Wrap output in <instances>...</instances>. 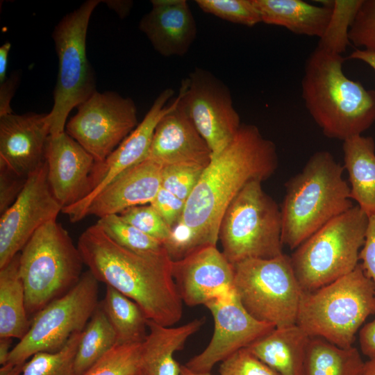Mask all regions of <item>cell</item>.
<instances>
[{
    "mask_svg": "<svg viewBox=\"0 0 375 375\" xmlns=\"http://www.w3.org/2000/svg\"><path fill=\"white\" fill-rule=\"evenodd\" d=\"M141 346L117 344L82 375H142Z\"/></svg>",
    "mask_w": 375,
    "mask_h": 375,
    "instance_id": "cell-34",
    "label": "cell"
},
{
    "mask_svg": "<svg viewBox=\"0 0 375 375\" xmlns=\"http://www.w3.org/2000/svg\"><path fill=\"white\" fill-rule=\"evenodd\" d=\"M362 1H333L332 15L317 47L340 55L345 51L350 42L349 31Z\"/></svg>",
    "mask_w": 375,
    "mask_h": 375,
    "instance_id": "cell-33",
    "label": "cell"
},
{
    "mask_svg": "<svg viewBox=\"0 0 375 375\" xmlns=\"http://www.w3.org/2000/svg\"><path fill=\"white\" fill-rule=\"evenodd\" d=\"M181 375H212L210 372L199 373L188 369L185 365H182Z\"/></svg>",
    "mask_w": 375,
    "mask_h": 375,
    "instance_id": "cell-51",
    "label": "cell"
},
{
    "mask_svg": "<svg viewBox=\"0 0 375 375\" xmlns=\"http://www.w3.org/2000/svg\"><path fill=\"white\" fill-rule=\"evenodd\" d=\"M19 274V253L0 268V338L22 339L31 323Z\"/></svg>",
    "mask_w": 375,
    "mask_h": 375,
    "instance_id": "cell-27",
    "label": "cell"
},
{
    "mask_svg": "<svg viewBox=\"0 0 375 375\" xmlns=\"http://www.w3.org/2000/svg\"><path fill=\"white\" fill-rule=\"evenodd\" d=\"M101 304L117 336V344L142 343L148 319L141 307L116 289L106 285Z\"/></svg>",
    "mask_w": 375,
    "mask_h": 375,
    "instance_id": "cell-29",
    "label": "cell"
},
{
    "mask_svg": "<svg viewBox=\"0 0 375 375\" xmlns=\"http://www.w3.org/2000/svg\"><path fill=\"white\" fill-rule=\"evenodd\" d=\"M174 94L172 88L162 91L142 121L103 162L97 163L93 189L85 198L72 206L74 215L79 218L85 217L90 203L97 194L124 172L148 158L158 122L174 106V100L168 104Z\"/></svg>",
    "mask_w": 375,
    "mask_h": 375,
    "instance_id": "cell-16",
    "label": "cell"
},
{
    "mask_svg": "<svg viewBox=\"0 0 375 375\" xmlns=\"http://www.w3.org/2000/svg\"><path fill=\"white\" fill-rule=\"evenodd\" d=\"M12 342V338H0V365H6L10 356L11 352L10 345Z\"/></svg>",
    "mask_w": 375,
    "mask_h": 375,
    "instance_id": "cell-48",
    "label": "cell"
},
{
    "mask_svg": "<svg viewBox=\"0 0 375 375\" xmlns=\"http://www.w3.org/2000/svg\"><path fill=\"white\" fill-rule=\"evenodd\" d=\"M361 266L375 285V213L368 216L364 244L359 253Z\"/></svg>",
    "mask_w": 375,
    "mask_h": 375,
    "instance_id": "cell-42",
    "label": "cell"
},
{
    "mask_svg": "<svg viewBox=\"0 0 375 375\" xmlns=\"http://www.w3.org/2000/svg\"><path fill=\"white\" fill-rule=\"evenodd\" d=\"M205 306L213 317L214 331L205 349L185 365L195 372H210L217 363L247 348L276 328L253 317L243 307L234 290Z\"/></svg>",
    "mask_w": 375,
    "mask_h": 375,
    "instance_id": "cell-15",
    "label": "cell"
},
{
    "mask_svg": "<svg viewBox=\"0 0 375 375\" xmlns=\"http://www.w3.org/2000/svg\"><path fill=\"white\" fill-rule=\"evenodd\" d=\"M233 265V290L253 317L276 328L297 324L303 291L290 256L247 259Z\"/></svg>",
    "mask_w": 375,
    "mask_h": 375,
    "instance_id": "cell-10",
    "label": "cell"
},
{
    "mask_svg": "<svg viewBox=\"0 0 375 375\" xmlns=\"http://www.w3.org/2000/svg\"><path fill=\"white\" fill-rule=\"evenodd\" d=\"M151 3V10L140 21V30L162 56L186 54L197 33L196 21L188 2L152 0Z\"/></svg>",
    "mask_w": 375,
    "mask_h": 375,
    "instance_id": "cell-21",
    "label": "cell"
},
{
    "mask_svg": "<svg viewBox=\"0 0 375 375\" xmlns=\"http://www.w3.org/2000/svg\"><path fill=\"white\" fill-rule=\"evenodd\" d=\"M27 178L18 176L6 166L0 165L1 214L16 200L23 190Z\"/></svg>",
    "mask_w": 375,
    "mask_h": 375,
    "instance_id": "cell-41",
    "label": "cell"
},
{
    "mask_svg": "<svg viewBox=\"0 0 375 375\" xmlns=\"http://www.w3.org/2000/svg\"><path fill=\"white\" fill-rule=\"evenodd\" d=\"M142 375H143V374L142 373Z\"/></svg>",
    "mask_w": 375,
    "mask_h": 375,
    "instance_id": "cell-52",
    "label": "cell"
},
{
    "mask_svg": "<svg viewBox=\"0 0 375 375\" xmlns=\"http://www.w3.org/2000/svg\"><path fill=\"white\" fill-rule=\"evenodd\" d=\"M84 264L99 282L137 303L149 320L165 326L183 315V301L173 278L168 253L142 255L112 240L96 223L79 237Z\"/></svg>",
    "mask_w": 375,
    "mask_h": 375,
    "instance_id": "cell-2",
    "label": "cell"
},
{
    "mask_svg": "<svg viewBox=\"0 0 375 375\" xmlns=\"http://www.w3.org/2000/svg\"><path fill=\"white\" fill-rule=\"evenodd\" d=\"M178 104L208 144L212 158L233 140L241 126L229 88L208 70L195 68L183 80Z\"/></svg>",
    "mask_w": 375,
    "mask_h": 375,
    "instance_id": "cell-12",
    "label": "cell"
},
{
    "mask_svg": "<svg viewBox=\"0 0 375 375\" xmlns=\"http://www.w3.org/2000/svg\"><path fill=\"white\" fill-rule=\"evenodd\" d=\"M281 208L263 190L262 181L247 183L227 208L218 240L232 264L269 259L283 253Z\"/></svg>",
    "mask_w": 375,
    "mask_h": 375,
    "instance_id": "cell-8",
    "label": "cell"
},
{
    "mask_svg": "<svg viewBox=\"0 0 375 375\" xmlns=\"http://www.w3.org/2000/svg\"><path fill=\"white\" fill-rule=\"evenodd\" d=\"M107 6L115 11L121 18L127 17L133 7V1L130 0H106L102 1Z\"/></svg>",
    "mask_w": 375,
    "mask_h": 375,
    "instance_id": "cell-45",
    "label": "cell"
},
{
    "mask_svg": "<svg viewBox=\"0 0 375 375\" xmlns=\"http://www.w3.org/2000/svg\"><path fill=\"white\" fill-rule=\"evenodd\" d=\"M374 314L375 285L358 264L347 275L315 291L303 292L297 324L310 337L349 348Z\"/></svg>",
    "mask_w": 375,
    "mask_h": 375,
    "instance_id": "cell-5",
    "label": "cell"
},
{
    "mask_svg": "<svg viewBox=\"0 0 375 375\" xmlns=\"http://www.w3.org/2000/svg\"><path fill=\"white\" fill-rule=\"evenodd\" d=\"M62 209L51 190L45 161L28 177L16 200L1 214L0 268L20 253L38 228L56 220Z\"/></svg>",
    "mask_w": 375,
    "mask_h": 375,
    "instance_id": "cell-14",
    "label": "cell"
},
{
    "mask_svg": "<svg viewBox=\"0 0 375 375\" xmlns=\"http://www.w3.org/2000/svg\"><path fill=\"white\" fill-rule=\"evenodd\" d=\"M365 362L354 347H340L320 337H310L303 375H362Z\"/></svg>",
    "mask_w": 375,
    "mask_h": 375,
    "instance_id": "cell-28",
    "label": "cell"
},
{
    "mask_svg": "<svg viewBox=\"0 0 375 375\" xmlns=\"http://www.w3.org/2000/svg\"><path fill=\"white\" fill-rule=\"evenodd\" d=\"M98 297L99 281L88 270L67 293L34 315L29 330L12 349L7 363L24 365L37 353L60 350L74 333L84 330L99 303Z\"/></svg>",
    "mask_w": 375,
    "mask_h": 375,
    "instance_id": "cell-11",
    "label": "cell"
},
{
    "mask_svg": "<svg viewBox=\"0 0 375 375\" xmlns=\"http://www.w3.org/2000/svg\"><path fill=\"white\" fill-rule=\"evenodd\" d=\"M219 375H278L246 348L220 362Z\"/></svg>",
    "mask_w": 375,
    "mask_h": 375,
    "instance_id": "cell-39",
    "label": "cell"
},
{
    "mask_svg": "<svg viewBox=\"0 0 375 375\" xmlns=\"http://www.w3.org/2000/svg\"><path fill=\"white\" fill-rule=\"evenodd\" d=\"M97 223L112 240L129 251L142 255L167 253L162 242L126 222L119 214L99 218Z\"/></svg>",
    "mask_w": 375,
    "mask_h": 375,
    "instance_id": "cell-31",
    "label": "cell"
},
{
    "mask_svg": "<svg viewBox=\"0 0 375 375\" xmlns=\"http://www.w3.org/2000/svg\"><path fill=\"white\" fill-rule=\"evenodd\" d=\"M203 12L222 19L247 26L262 22L253 0H197Z\"/></svg>",
    "mask_w": 375,
    "mask_h": 375,
    "instance_id": "cell-35",
    "label": "cell"
},
{
    "mask_svg": "<svg viewBox=\"0 0 375 375\" xmlns=\"http://www.w3.org/2000/svg\"><path fill=\"white\" fill-rule=\"evenodd\" d=\"M204 167L191 165L163 166L161 188L186 202L198 183Z\"/></svg>",
    "mask_w": 375,
    "mask_h": 375,
    "instance_id": "cell-36",
    "label": "cell"
},
{
    "mask_svg": "<svg viewBox=\"0 0 375 375\" xmlns=\"http://www.w3.org/2000/svg\"><path fill=\"white\" fill-rule=\"evenodd\" d=\"M356 47L375 53V0H362L349 31Z\"/></svg>",
    "mask_w": 375,
    "mask_h": 375,
    "instance_id": "cell-38",
    "label": "cell"
},
{
    "mask_svg": "<svg viewBox=\"0 0 375 375\" xmlns=\"http://www.w3.org/2000/svg\"><path fill=\"white\" fill-rule=\"evenodd\" d=\"M362 375H375V360H369L365 362Z\"/></svg>",
    "mask_w": 375,
    "mask_h": 375,
    "instance_id": "cell-50",
    "label": "cell"
},
{
    "mask_svg": "<svg viewBox=\"0 0 375 375\" xmlns=\"http://www.w3.org/2000/svg\"><path fill=\"white\" fill-rule=\"evenodd\" d=\"M163 166L147 158L128 169L90 203L85 216L99 218L119 214L131 207L150 203L161 188Z\"/></svg>",
    "mask_w": 375,
    "mask_h": 375,
    "instance_id": "cell-22",
    "label": "cell"
},
{
    "mask_svg": "<svg viewBox=\"0 0 375 375\" xmlns=\"http://www.w3.org/2000/svg\"><path fill=\"white\" fill-rule=\"evenodd\" d=\"M147 158L162 166L191 165L204 168L212 159L208 144L179 106L178 97L156 128Z\"/></svg>",
    "mask_w": 375,
    "mask_h": 375,
    "instance_id": "cell-20",
    "label": "cell"
},
{
    "mask_svg": "<svg viewBox=\"0 0 375 375\" xmlns=\"http://www.w3.org/2000/svg\"><path fill=\"white\" fill-rule=\"evenodd\" d=\"M83 265L78 247L56 220L38 228L19 253L28 316L72 289L83 274Z\"/></svg>",
    "mask_w": 375,
    "mask_h": 375,
    "instance_id": "cell-6",
    "label": "cell"
},
{
    "mask_svg": "<svg viewBox=\"0 0 375 375\" xmlns=\"http://www.w3.org/2000/svg\"><path fill=\"white\" fill-rule=\"evenodd\" d=\"M359 344L362 353L369 360H375V319L360 330Z\"/></svg>",
    "mask_w": 375,
    "mask_h": 375,
    "instance_id": "cell-44",
    "label": "cell"
},
{
    "mask_svg": "<svg viewBox=\"0 0 375 375\" xmlns=\"http://www.w3.org/2000/svg\"><path fill=\"white\" fill-rule=\"evenodd\" d=\"M278 165L275 144L253 124H242L233 140L212 158L185 202L183 217L165 243L173 260L206 246H217L222 219L249 183L264 181Z\"/></svg>",
    "mask_w": 375,
    "mask_h": 375,
    "instance_id": "cell-1",
    "label": "cell"
},
{
    "mask_svg": "<svg viewBox=\"0 0 375 375\" xmlns=\"http://www.w3.org/2000/svg\"><path fill=\"white\" fill-rule=\"evenodd\" d=\"M82 332L74 333L56 352L34 354L24 364L21 375H76L74 360Z\"/></svg>",
    "mask_w": 375,
    "mask_h": 375,
    "instance_id": "cell-32",
    "label": "cell"
},
{
    "mask_svg": "<svg viewBox=\"0 0 375 375\" xmlns=\"http://www.w3.org/2000/svg\"><path fill=\"white\" fill-rule=\"evenodd\" d=\"M18 81L19 75L13 74L0 84V116L12 113L10 101L15 94Z\"/></svg>",
    "mask_w": 375,
    "mask_h": 375,
    "instance_id": "cell-43",
    "label": "cell"
},
{
    "mask_svg": "<svg viewBox=\"0 0 375 375\" xmlns=\"http://www.w3.org/2000/svg\"><path fill=\"white\" fill-rule=\"evenodd\" d=\"M116 345L115 331L99 302L82 332L74 360L76 375H82Z\"/></svg>",
    "mask_w": 375,
    "mask_h": 375,
    "instance_id": "cell-30",
    "label": "cell"
},
{
    "mask_svg": "<svg viewBox=\"0 0 375 375\" xmlns=\"http://www.w3.org/2000/svg\"><path fill=\"white\" fill-rule=\"evenodd\" d=\"M77 108L65 132L98 163L103 162L138 124L133 100L115 92L96 91Z\"/></svg>",
    "mask_w": 375,
    "mask_h": 375,
    "instance_id": "cell-13",
    "label": "cell"
},
{
    "mask_svg": "<svg viewBox=\"0 0 375 375\" xmlns=\"http://www.w3.org/2000/svg\"><path fill=\"white\" fill-rule=\"evenodd\" d=\"M50 135L48 113L0 116V165L27 178L46 161Z\"/></svg>",
    "mask_w": 375,
    "mask_h": 375,
    "instance_id": "cell-18",
    "label": "cell"
},
{
    "mask_svg": "<svg viewBox=\"0 0 375 375\" xmlns=\"http://www.w3.org/2000/svg\"><path fill=\"white\" fill-rule=\"evenodd\" d=\"M344 168L348 172L351 199L370 216L375 213V142L362 135L342 144Z\"/></svg>",
    "mask_w": 375,
    "mask_h": 375,
    "instance_id": "cell-26",
    "label": "cell"
},
{
    "mask_svg": "<svg viewBox=\"0 0 375 375\" xmlns=\"http://www.w3.org/2000/svg\"><path fill=\"white\" fill-rule=\"evenodd\" d=\"M102 1L88 0L66 14L55 26L51 37L58 60L53 104L48 113L51 136L64 133L72 110L96 91V78L86 53L88 24Z\"/></svg>",
    "mask_w": 375,
    "mask_h": 375,
    "instance_id": "cell-9",
    "label": "cell"
},
{
    "mask_svg": "<svg viewBox=\"0 0 375 375\" xmlns=\"http://www.w3.org/2000/svg\"><path fill=\"white\" fill-rule=\"evenodd\" d=\"M253 2L262 22L319 39L327 28L333 12V1L323 6L301 0H253Z\"/></svg>",
    "mask_w": 375,
    "mask_h": 375,
    "instance_id": "cell-25",
    "label": "cell"
},
{
    "mask_svg": "<svg viewBox=\"0 0 375 375\" xmlns=\"http://www.w3.org/2000/svg\"><path fill=\"white\" fill-rule=\"evenodd\" d=\"M344 168L327 151L313 153L302 170L285 183L281 207L283 246L295 249L353 205Z\"/></svg>",
    "mask_w": 375,
    "mask_h": 375,
    "instance_id": "cell-4",
    "label": "cell"
},
{
    "mask_svg": "<svg viewBox=\"0 0 375 375\" xmlns=\"http://www.w3.org/2000/svg\"><path fill=\"white\" fill-rule=\"evenodd\" d=\"M309 339L296 324L275 328L246 349L278 375H303Z\"/></svg>",
    "mask_w": 375,
    "mask_h": 375,
    "instance_id": "cell-24",
    "label": "cell"
},
{
    "mask_svg": "<svg viewBox=\"0 0 375 375\" xmlns=\"http://www.w3.org/2000/svg\"><path fill=\"white\" fill-rule=\"evenodd\" d=\"M205 318H197L178 327L147 321L149 332L141 346L143 375H181V367L174 358L187 340L198 331Z\"/></svg>",
    "mask_w": 375,
    "mask_h": 375,
    "instance_id": "cell-23",
    "label": "cell"
},
{
    "mask_svg": "<svg viewBox=\"0 0 375 375\" xmlns=\"http://www.w3.org/2000/svg\"><path fill=\"white\" fill-rule=\"evenodd\" d=\"M172 272L182 301L189 306H205L233 291V265L217 246L172 260Z\"/></svg>",
    "mask_w": 375,
    "mask_h": 375,
    "instance_id": "cell-17",
    "label": "cell"
},
{
    "mask_svg": "<svg viewBox=\"0 0 375 375\" xmlns=\"http://www.w3.org/2000/svg\"><path fill=\"white\" fill-rule=\"evenodd\" d=\"M119 215L126 222L163 244L171 235L172 229L150 204L131 207Z\"/></svg>",
    "mask_w": 375,
    "mask_h": 375,
    "instance_id": "cell-37",
    "label": "cell"
},
{
    "mask_svg": "<svg viewBox=\"0 0 375 375\" xmlns=\"http://www.w3.org/2000/svg\"><path fill=\"white\" fill-rule=\"evenodd\" d=\"M368 216L356 205L333 219L290 256L303 292H312L355 269L364 244Z\"/></svg>",
    "mask_w": 375,
    "mask_h": 375,
    "instance_id": "cell-7",
    "label": "cell"
},
{
    "mask_svg": "<svg viewBox=\"0 0 375 375\" xmlns=\"http://www.w3.org/2000/svg\"><path fill=\"white\" fill-rule=\"evenodd\" d=\"M342 55L322 48L310 53L301 81L308 112L328 138L342 141L375 122V90H367L344 73Z\"/></svg>",
    "mask_w": 375,
    "mask_h": 375,
    "instance_id": "cell-3",
    "label": "cell"
},
{
    "mask_svg": "<svg viewBox=\"0 0 375 375\" xmlns=\"http://www.w3.org/2000/svg\"><path fill=\"white\" fill-rule=\"evenodd\" d=\"M11 48V44L6 42L0 47V84L7 79V67L8 55Z\"/></svg>",
    "mask_w": 375,
    "mask_h": 375,
    "instance_id": "cell-46",
    "label": "cell"
},
{
    "mask_svg": "<svg viewBox=\"0 0 375 375\" xmlns=\"http://www.w3.org/2000/svg\"><path fill=\"white\" fill-rule=\"evenodd\" d=\"M46 162L51 190L62 208L79 202L92 192L97 162L65 131L50 135Z\"/></svg>",
    "mask_w": 375,
    "mask_h": 375,
    "instance_id": "cell-19",
    "label": "cell"
},
{
    "mask_svg": "<svg viewBox=\"0 0 375 375\" xmlns=\"http://www.w3.org/2000/svg\"><path fill=\"white\" fill-rule=\"evenodd\" d=\"M24 365L6 363L1 366L0 375H21Z\"/></svg>",
    "mask_w": 375,
    "mask_h": 375,
    "instance_id": "cell-49",
    "label": "cell"
},
{
    "mask_svg": "<svg viewBox=\"0 0 375 375\" xmlns=\"http://www.w3.org/2000/svg\"><path fill=\"white\" fill-rule=\"evenodd\" d=\"M149 204L171 229L181 220L185 206V201L162 188Z\"/></svg>",
    "mask_w": 375,
    "mask_h": 375,
    "instance_id": "cell-40",
    "label": "cell"
},
{
    "mask_svg": "<svg viewBox=\"0 0 375 375\" xmlns=\"http://www.w3.org/2000/svg\"><path fill=\"white\" fill-rule=\"evenodd\" d=\"M349 59L361 60L369 65L375 71V53L357 49L348 57Z\"/></svg>",
    "mask_w": 375,
    "mask_h": 375,
    "instance_id": "cell-47",
    "label": "cell"
}]
</instances>
